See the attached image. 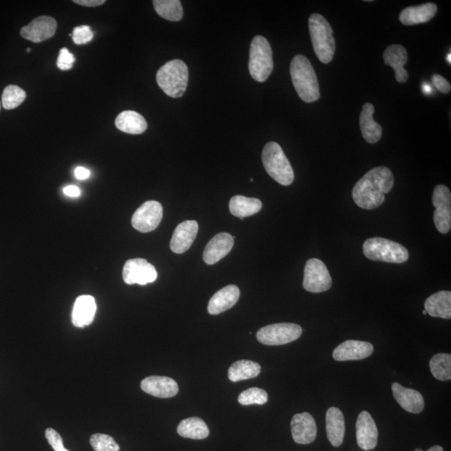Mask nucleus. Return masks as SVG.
Listing matches in <instances>:
<instances>
[{
    "instance_id": "1",
    "label": "nucleus",
    "mask_w": 451,
    "mask_h": 451,
    "mask_svg": "<svg viewBox=\"0 0 451 451\" xmlns=\"http://www.w3.org/2000/svg\"><path fill=\"white\" fill-rule=\"evenodd\" d=\"M394 178L388 167L378 166L361 178L353 189V199L359 208L373 210L384 203L385 194L394 187Z\"/></svg>"
},
{
    "instance_id": "2",
    "label": "nucleus",
    "mask_w": 451,
    "mask_h": 451,
    "mask_svg": "<svg viewBox=\"0 0 451 451\" xmlns=\"http://www.w3.org/2000/svg\"><path fill=\"white\" fill-rule=\"evenodd\" d=\"M290 75L296 92L304 102L312 103L319 100V80L315 69L307 57L296 55L291 62Z\"/></svg>"
},
{
    "instance_id": "3",
    "label": "nucleus",
    "mask_w": 451,
    "mask_h": 451,
    "mask_svg": "<svg viewBox=\"0 0 451 451\" xmlns=\"http://www.w3.org/2000/svg\"><path fill=\"white\" fill-rule=\"evenodd\" d=\"M308 27L317 57L322 63L329 64L336 49L332 27L320 14H313L309 17Z\"/></svg>"
},
{
    "instance_id": "4",
    "label": "nucleus",
    "mask_w": 451,
    "mask_h": 451,
    "mask_svg": "<svg viewBox=\"0 0 451 451\" xmlns=\"http://www.w3.org/2000/svg\"><path fill=\"white\" fill-rule=\"evenodd\" d=\"M188 67L182 60L167 62L157 71V81L163 92L173 98L182 97L188 83Z\"/></svg>"
},
{
    "instance_id": "5",
    "label": "nucleus",
    "mask_w": 451,
    "mask_h": 451,
    "mask_svg": "<svg viewBox=\"0 0 451 451\" xmlns=\"http://www.w3.org/2000/svg\"><path fill=\"white\" fill-rule=\"evenodd\" d=\"M264 169L271 178L282 186H289L294 180V173L289 159L280 145L271 141L265 145L262 153Z\"/></svg>"
},
{
    "instance_id": "6",
    "label": "nucleus",
    "mask_w": 451,
    "mask_h": 451,
    "mask_svg": "<svg viewBox=\"0 0 451 451\" xmlns=\"http://www.w3.org/2000/svg\"><path fill=\"white\" fill-rule=\"evenodd\" d=\"M363 251L364 256L372 261L403 264L409 259V252L401 244L382 238L365 241Z\"/></svg>"
},
{
    "instance_id": "7",
    "label": "nucleus",
    "mask_w": 451,
    "mask_h": 451,
    "mask_svg": "<svg viewBox=\"0 0 451 451\" xmlns=\"http://www.w3.org/2000/svg\"><path fill=\"white\" fill-rule=\"evenodd\" d=\"M249 57L251 76L259 83H264L273 70V50L267 38L261 36L253 38Z\"/></svg>"
},
{
    "instance_id": "8",
    "label": "nucleus",
    "mask_w": 451,
    "mask_h": 451,
    "mask_svg": "<svg viewBox=\"0 0 451 451\" xmlns=\"http://www.w3.org/2000/svg\"><path fill=\"white\" fill-rule=\"evenodd\" d=\"M299 325L289 323L274 324L265 326L257 331V338L263 345L276 346L287 345L297 341L302 335Z\"/></svg>"
},
{
    "instance_id": "9",
    "label": "nucleus",
    "mask_w": 451,
    "mask_h": 451,
    "mask_svg": "<svg viewBox=\"0 0 451 451\" xmlns=\"http://www.w3.org/2000/svg\"><path fill=\"white\" fill-rule=\"evenodd\" d=\"M303 286L313 294L324 293L332 286V278L326 265L320 259H312L307 262L304 269Z\"/></svg>"
},
{
    "instance_id": "10",
    "label": "nucleus",
    "mask_w": 451,
    "mask_h": 451,
    "mask_svg": "<svg viewBox=\"0 0 451 451\" xmlns=\"http://www.w3.org/2000/svg\"><path fill=\"white\" fill-rule=\"evenodd\" d=\"M432 201L435 207L434 222L442 234H448L451 229V194L448 187L438 185L433 192Z\"/></svg>"
},
{
    "instance_id": "11",
    "label": "nucleus",
    "mask_w": 451,
    "mask_h": 451,
    "mask_svg": "<svg viewBox=\"0 0 451 451\" xmlns=\"http://www.w3.org/2000/svg\"><path fill=\"white\" fill-rule=\"evenodd\" d=\"M162 217V204L157 201H148L136 210L131 218V224L141 233H150L160 225Z\"/></svg>"
},
{
    "instance_id": "12",
    "label": "nucleus",
    "mask_w": 451,
    "mask_h": 451,
    "mask_svg": "<svg viewBox=\"0 0 451 451\" xmlns=\"http://www.w3.org/2000/svg\"><path fill=\"white\" fill-rule=\"evenodd\" d=\"M123 280L128 285H147L157 278L156 268L143 259L128 260L123 268Z\"/></svg>"
},
{
    "instance_id": "13",
    "label": "nucleus",
    "mask_w": 451,
    "mask_h": 451,
    "mask_svg": "<svg viewBox=\"0 0 451 451\" xmlns=\"http://www.w3.org/2000/svg\"><path fill=\"white\" fill-rule=\"evenodd\" d=\"M57 23L52 17L40 16L20 30L21 36L34 43L49 40L55 36Z\"/></svg>"
},
{
    "instance_id": "14",
    "label": "nucleus",
    "mask_w": 451,
    "mask_h": 451,
    "mask_svg": "<svg viewBox=\"0 0 451 451\" xmlns=\"http://www.w3.org/2000/svg\"><path fill=\"white\" fill-rule=\"evenodd\" d=\"M379 431L375 420L368 411H362L356 422V438L359 448L364 450H371L376 448Z\"/></svg>"
},
{
    "instance_id": "15",
    "label": "nucleus",
    "mask_w": 451,
    "mask_h": 451,
    "mask_svg": "<svg viewBox=\"0 0 451 451\" xmlns=\"http://www.w3.org/2000/svg\"><path fill=\"white\" fill-rule=\"evenodd\" d=\"M292 436L297 444L308 445L315 441L317 436V425L310 414L295 415L291 421Z\"/></svg>"
},
{
    "instance_id": "16",
    "label": "nucleus",
    "mask_w": 451,
    "mask_h": 451,
    "mask_svg": "<svg viewBox=\"0 0 451 451\" xmlns=\"http://www.w3.org/2000/svg\"><path fill=\"white\" fill-rule=\"evenodd\" d=\"M199 223L196 221H185L176 227L171 238V250L178 255L186 252L192 247L199 233Z\"/></svg>"
},
{
    "instance_id": "17",
    "label": "nucleus",
    "mask_w": 451,
    "mask_h": 451,
    "mask_svg": "<svg viewBox=\"0 0 451 451\" xmlns=\"http://www.w3.org/2000/svg\"><path fill=\"white\" fill-rule=\"evenodd\" d=\"M234 238L227 233L218 234L209 241L203 252V260L208 265L218 263L233 249Z\"/></svg>"
},
{
    "instance_id": "18",
    "label": "nucleus",
    "mask_w": 451,
    "mask_h": 451,
    "mask_svg": "<svg viewBox=\"0 0 451 451\" xmlns=\"http://www.w3.org/2000/svg\"><path fill=\"white\" fill-rule=\"evenodd\" d=\"M144 392L158 398H171L178 394L179 388L177 382L165 376L145 378L141 383Z\"/></svg>"
},
{
    "instance_id": "19",
    "label": "nucleus",
    "mask_w": 451,
    "mask_h": 451,
    "mask_svg": "<svg viewBox=\"0 0 451 451\" xmlns=\"http://www.w3.org/2000/svg\"><path fill=\"white\" fill-rule=\"evenodd\" d=\"M371 343L359 341H346L334 350L333 357L336 361L360 360L373 354Z\"/></svg>"
},
{
    "instance_id": "20",
    "label": "nucleus",
    "mask_w": 451,
    "mask_h": 451,
    "mask_svg": "<svg viewBox=\"0 0 451 451\" xmlns=\"http://www.w3.org/2000/svg\"><path fill=\"white\" fill-rule=\"evenodd\" d=\"M97 306L96 300L90 295L77 298L73 308L72 323L77 328H85L92 324L96 316Z\"/></svg>"
},
{
    "instance_id": "21",
    "label": "nucleus",
    "mask_w": 451,
    "mask_h": 451,
    "mask_svg": "<svg viewBox=\"0 0 451 451\" xmlns=\"http://www.w3.org/2000/svg\"><path fill=\"white\" fill-rule=\"evenodd\" d=\"M240 298V290L236 285H229L217 292L208 303L210 315H217L233 308Z\"/></svg>"
},
{
    "instance_id": "22",
    "label": "nucleus",
    "mask_w": 451,
    "mask_h": 451,
    "mask_svg": "<svg viewBox=\"0 0 451 451\" xmlns=\"http://www.w3.org/2000/svg\"><path fill=\"white\" fill-rule=\"evenodd\" d=\"M392 392L394 399L403 410L413 414H419L424 410V398L419 391L403 387L399 383H394Z\"/></svg>"
},
{
    "instance_id": "23",
    "label": "nucleus",
    "mask_w": 451,
    "mask_h": 451,
    "mask_svg": "<svg viewBox=\"0 0 451 451\" xmlns=\"http://www.w3.org/2000/svg\"><path fill=\"white\" fill-rule=\"evenodd\" d=\"M385 63L394 69L395 79L399 83H406L409 74L403 66L408 62V54L405 47L401 45H389L383 55Z\"/></svg>"
},
{
    "instance_id": "24",
    "label": "nucleus",
    "mask_w": 451,
    "mask_h": 451,
    "mask_svg": "<svg viewBox=\"0 0 451 451\" xmlns=\"http://www.w3.org/2000/svg\"><path fill=\"white\" fill-rule=\"evenodd\" d=\"M326 431L328 439L334 448L343 444L345 435V421L342 411L336 407H331L326 414Z\"/></svg>"
},
{
    "instance_id": "25",
    "label": "nucleus",
    "mask_w": 451,
    "mask_h": 451,
    "mask_svg": "<svg viewBox=\"0 0 451 451\" xmlns=\"http://www.w3.org/2000/svg\"><path fill=\"white\" fill-rule=\"evenodd\" d=\"M373 113H375V107L371 103H366L363 106L359 117L361 132H362L364 140L371 144L378 143L381 138L382 133H383L380 124L373 119Z\"/></svg>"
},
{
    "instance_id": "26",
    "label": "nucleus",
    "mask_w": 451,
    "mask_h": 451,
    "mask_svg": "<svg viewBox=\"0 0 451 451\" xmlns=\"http://www.w3.org/2000/svg\"><path fill=\"white\" fill-rule=\"evenodd\" d=\"M437 6L435 3H427L419 6H412L405 8L399 15V20L405 25H415L424 24L435 17Z\"/></svg>"
},
{
    "instance_id": "27",
    "label": "nucleus",
    "mask_w": 451,
    "mask_h": 451,
    "mask_svg": "<svg viewBox=\"0 0 451 451\" xmlns=\"http://www.w3.org/2000/svg\"><path fill=\"white\" fill-rule=\"evenodd\" d=\"M424 310L434 317L450 320L451 293L450 291H440L425 300Z\"/></svg>"
},
{
    "instance_id": "28",
    "label": "nucleus",
    "mask_w": 451,
    "mask_h": 451,
    "mask_svg": "<svg viewBox=\"0 0 451 451\" xmlns=\"http://www.w3.org/2000/svg\"><path fill=\"white\" fill-rule=\"evenodd\" d=\"M115 127L120 131L131 135H139L147 131V120L133 110H124L115 119Z\"/></svg>"
},
{
    "instance_id": "29",
    "label": "nucleus",
    "mask_w": 451,
    "mask_h": 451,
    "mask_svg": "<svg viewBox=\"0 0 451 451\" xmlns=\"http://www.w3.org/2000/svg\"><path fill=\"white\" fill-rule=\"evenodd\" d=\"M262 207L263 204L259 199L243 196H234L231 197L229 203L230 213L241 220L259 213Z\"/></svg>"
},
{
    "instance_id": "30",
    "label": "nucleus",
    "mask_w": 451,
    "mask_h": 451,
    "mask_svg": "<svg viewBox=\"0 0 451 451\" xmlns=\"http://www.w3.org/2000/svg\"><path fill=\"white\" fill-rule=\"evenodd\" d=\"M179 436L192 440H203L209 436V429L200 418L192 417L183 420L178 427Z\"/></svg>"
},
{
    "instance_id": "31",
    "label": "nucleus",
    "mask_w": 451,
    "mask_h": 451,
    "mask_svg": "<svg viewBox=\"0 0 451 451\" xmlns=\"http://www.w3.org/2000/svg\"><path fill=\"white\" fill-rule=\"evenodd\" d=\"M260 372L259 364L251 360H239L229 368V379L231 382L250 380L259 376Z\"/></svg>"
},
{
    "instance_id": "32",
    "label": "nucleus",
    "mask_w": 451,
    "mask_h": 451,
    "mask_svg": "<svg viewBox=\"0 0 451 451\" xmlns=\"http://www.w3.org/2000/svg\"><path fill=\"white\" fill-rule=\"evenodd\" d=\"M155 10L162 18L173 22L182 19L183 8L179 0H154Z\"/></svg>"
},
{
    "instance_id": "33",
    "label": "nucleus",
    "mask_w": 451,
    "mask_h": 451,
    "mask_svg": "<svg viewBox=\"0 0 451 451\" xmlns=\"http://www.w3.org/2000/svg\"><path fill=\"white\" fill-rule=\"evenodd\" d=\"M429 368L434 377L438 380L446 381L451 379V355L437 354L429 361Z\"/></svg>"
},
{
    "instance_id": "34",
    "label": "nucleus",
    "mask_w": 451,
    "mask_h": 451,
    "mask_svg": "<svg viewBox=\"0 0 451 451\" xmlns=\"http://www.w3.org/2000/svg\"><path fill=\"white\" fill-rule=\"evenodd\" d=\"M27 93L17 85H10L3 90L2 105L4 109L10 110L17 108L24 101Z\"/></svg>"
},
{
    "instance_id": "35",
    "label": "nucleus",
    "mask_w": 451,
    "mask_h": 451,
    "mask_svg": "<svg viewBox=\"0 0 451 451\" xmlns=\"http://www.w3.org/2000/svg\"><path fill=\"white\" fill-rule=\"evenodd\" d=\"M268 393L259 388H250L243 391L238 396V402L242 406L265 405L268 402Z\"/></svg>"
},
{
    "instance_id": "36",
    "label": "nucleus",
    "mask_w": 451,
    "mask_h": 451,
    "mask_svg": "<svg viewBox=\"0 0 451 451\" xmlns=\"http://www.w3.org/2000/svg\"><path fill=\"white\" fill-rule=\"evenodd\" d=\"M90 442L94 451L120 450V446L113 438L105 434H94L90 437Z\"/></svg>"
},
{
    "instance_id": "37",
    "label": "nucleus",
    "mask_w": 451,
    "mask_h": 451,
    "mask_svg": "<svg viewBox=\"0 0 451 451\" xmlns=\"http://www.w3.org/2000/svg\"><path fill=\"white\" fill-rule=\"evenodd\" d=\"M72 38L76 45H85L93 40L94 34L88 25H80L73 30Z\"/></svg>"
},
{
    "instance_id": "38",
    "label": "nucleus",
    "mask_w": 451,
    "mask_h": 451,
    "mask_svg": "<svg viewBox=\"0 0 451 451\" xmlns=\"http://www.w3.org/2000/svg\"><path fill=\"white\" fill-rule=\"evenodd\" d=\"M76 62L74 55L66 48L60 50L57 59V67L60 71H70Z\"/></svg>"
},
{
    "instance_id": "39",
    "label": "nucleus",
    "mask_w": 451,
    "mask_h": 451,
    "mask_svg": "<svg viewBox=\"0 0 451 451\" xmlns=\"http://www.w3.org/2000/svg\"><path fill=\"white\" fill-rule=\"evenodd\" d=\"M45 437L51 448L55 451H70L64 448L62 437L54 429H47L45 431Z\"/></svg>"
},
{
    "instance_id": "40",
    "label": "nucleus",
    "mask_w": 451,
    "mask_h": 451,
    "mask_svg": "<svg viewBox=\"0 0 451 451\" xmlns=\"http://www.w3.org/2000/svg\"><path fill=\"white\" fill-rule=\"evenodd\" d=\"M432 83L440 92L443 94H448L450 92V84L444 78L443 76L440 75H434L432 77Z\"/></svg>"
},
{
    "instance_id": "41",
    "label": "nucleus",
    "mask_w": 451,
    "mask_h": 451,
    "mask_svg": "<svg viewBox=\"0 0 451 451\" xmlns=\"http://www.w3.org/2000/svg\"><path fill=\"white\" fill-rule=\"evenodd\" d=\"M75 3L87 7H96L106 3L105 0H75Z\"/></svg>"
},
{
    "instance_id": "42",
    "label": "nucleus",
    "mask_w": 451,
    "mask_h": 451,
    "mask_svg": "<svg viewBox=\"0 0 451 451\" xmlns=\"http://www.w3.org/2000/svg\"><path fill=\"white\" fill-rule=\"evenodd\" d=\"M64 194L70 197H78L80 195V190L76 186H67L64 188Z\"/></svg>"
},
{
    "instance_id": "43",
    "label": "nucleus",
    "mask_w": 451,
    "mask_h": 451,
    "mask_svg": "<svg viewBox=\"0 0 451 451\" xmlns=\"http://www.w3.org/2000/svg\"><path fill=\"white\" fill-rule=\"evenodd\" d=\"M76 178L79 180L87 179L90 176V171L83 166H78L75 171Z\"/></svg>"
},
{
    "instance_id": "44",
    "label": "nucleus",
    "mask_w": 451,
    "mask_h": 451,
    "mask_svg": "<svg viewBox=\"0 0 451 451\" xmlns=\"http://www.w3.org/2000/svg\"><path fill=\"white\" fill-rule=\"evenodd\" d=\"M422 90L423 92L427 94H431L432 90L431 87H429V85H427V83H424V85H423Z\"/></svg>"
},
{
    "instance_id": "45",
    "label": "nucleus",
    "mask_w": 451,
    "mask_h": 451,
    "mask_svg": "<svg viewBox=\"0 0 451 451\" xmlns=\"http://www.w3.org/2000/svg\"><path fill=\"white\" fill-rule=\"evenodd\" d=\"M427 451H444V450L441 448V446L436 445L433 446V448L429 449Z\"/></svg>"
},
{
    "instance_id": "46",
    "label": "nucleus",
    "mask_w": 451,
    "mask_h": 451,
    "mask_svg": "<svg viewBox=\"0 0 451 451\" xmlns=\"http://www.w3.org/2000/svg\"><path fill=\"white\" fill-rule=\"evenodd\" d=\"M450 57H450V53L448 54V57H446V59H448V62H449V64H450V63H451V58H450Z\"/></svg>"
},
{
    "instance_id": "47",
    "label": "nucleus",
    "mask_w": 451,
    "mask_h": 451,
    "mask_svg": "<svg viewBox=\"0 0 451 451\" xmlns=\"http://www.w3.org/2000/svg\"><path fill=\"white\" fill-rule=\"evenodd\" d=\"M423 315H427V311L424 310V311H423Z\"/></svg>"
},
{
    "instance_id": "48",
    "label": "nucleus",
    "mask_w": 451,
    "mask_h": 451,
    "mask_svg": "<svg viewBox=\"0 0 451 451\" xmlns=\"http://www.w3.org/2000/svg\"><path fill=\"white\" fill-rule=\"evenodd\" d=\"M415 451H423V450L421 449H416Z\"/></svg>"
},
{
    "instance_id": "49",
    "label": "nucleus",
    "mask_w": 451,
    "mask_h": 451,
    "mask_svg": "<svg viewBox=\"0 0 451 451\" xmlns=\"http://www.w3.org/2000/svg\"><path fill=\"white\" fill-rule=\"evenodd\" d=\"M30 50H30L29 48L27 49V52H30Z\"/></svg>"
},
{
    "instance_id": "50",
    "label": "nucleus",
    "mask_w": 451,
    "mask_h": 451,
    "mask_svg": "<svg viewBox=\"0 0 451 451\" xmlns=\"http://www.w3.org/2000/svg\"><path fill=\"white\" fill-rule=\"evenodd\" d=\"M250 182H253V178H251V179H250Z\"/></svg>"
},
{
    "instance_id": "51",
    "label": "nucleus",
    "mask_w": 451,
    "mask_h": 451,
    "mask_svg": "<svg viewBox=\"0 0 451 451\" xmlns=\"http://www.w3.org/2000/svg\"><path fill=\"white\" fill-rule=\"evenodd\" d=\"M0 109H1V104H0Z\"/></svg>"
}]
</instances>
